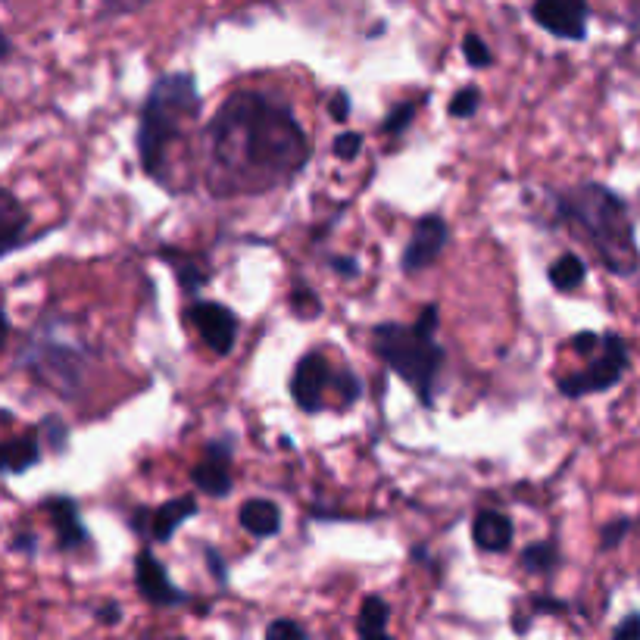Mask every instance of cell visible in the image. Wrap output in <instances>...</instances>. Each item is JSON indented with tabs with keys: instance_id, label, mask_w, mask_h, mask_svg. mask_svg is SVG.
Instances as JSON below:
<instances>
[{
	"instance_id": "obj_1",
	"label": "cell",
	"mask_w": 640,
	"mask_h": 640,
	"mask_svg": "<svg viewBox=\"0 0 640 640\" xmlns=\"http://www.w3.org/2000/svg\"><path fill=\"white\" fill-rule=\"evenodd\" d=\"M203 141L207 185L216 197L288 185L313 153L294 110L269 91H235L210 119Z\"/></svg>"
},
{
	"instance_id": "obj_2",
	"label": "cell",
	"mask_w": 640,
	"mask_h": 640,
	"mask_svg": "<svg viewBox=\"0 0 640 640\" xmlns=\"http://www.w3.org/2000/svg\"><path fill=\"white\" fill-rule=\"evenodd\" d=\"M556 213L581 228L612 275H631L640 266L634 225L616 191L603 185H578L556 194Z\"/></svg>"
},
{
	"instance_id": "obj_3",
	"label": "cell",
	"mask_w": 640,
	"mask_h": 640,
	"mask_svg": "<svg viewBox=\"0 0 640 640\" xmlns=\"http://www.w3.org/2000/svg\"><path fill=\"white\" fill-rule=\"evenodd\" d=\"M438 331V306H425L416 325L381 322L372 328V350L391 366L425 406H434V394L447 366V350L434 341Z\"/></svg>"
},
{
	"instance_id": "obj_4",
	"label": "cell",
	"mask_w": 640,
	"mask_h": 640,
	"mask_svg": "<svg viewBox=\"0 0 640 640\" xmlns=\"http://www.w3.org/2000/svg\"><path fill=\"white\" fill-rule=\"evenodd\" d=\"M203 110V100L191 72H169L153 82L138 122V157L147 175L166 185V153L172 141L182 132V125L197 119Z\"/></svg>"
},
{
	"instance_id": "obj_5",
	"label": "cell",
	"mask_w": 640,
	"mask_h": 640,
	"mask_svg": "<svg viewBox=\"0 0 640 640\" xmlns=\"http://www.w3.org/2000/svg\"><path fill=\"white\" fill-rule=\"evenodd\" d=\"M22 363L35 375V381L47 384L63 397H75L85 381L91 350L69 335L63 338L60 322H44L29 338V347L22 350Z\"/></svg>"
},
{
	"instance_id": "obj_6",
	"label": "cell",
	"mask_w": 640,
	"mask_h": 640,
	"mask_svg": "<svg viewBox=\"0 0 640 640\" xmlns=\"http://www.w3.org/2000/svg\"><path fill=\"white\" fill-rule=\"evenodd\" d=\"M628 369V347L619 335H603L600 341V356L591 360L584 372L559 378V391L566 397H584V394H600L609 391L612 384H619Z\"/></svg>"
},
{
	"instance_id": "obj_7",
	"label": "cell",
	"mask_w": 640,
	"mask_h": 640,
	"mask_svg": "<svg viewBox=\"0 0 640 640\" xmlns=\"http://www.w3.org/2000/svg\"><path fill=\"white\" fill-rule=\"evenodd\" d=\"M450 241V225L441 216H422L413 228V238H409L400 266L406 275H416L428 266H434L441 260V253L447 250Z\"/></svg>"
},
{
	"instance_id": "obj_8",
	"label": "cell",
	"mask_w": 640,
	"mask_h": 640,
	"mask_svg": "<svg viewBox=\"0 0 640 640\" xmlns=\"http://www.w3.org/2000/svg\"><path fill=\"white\" fill-rule=\"evenodd\" d=\"M531 16L544 32L562 41H584L587 35V0H534Z\"/></svg>"
},
{
	"instance_id": "obj_9",
	"label": "cell",
	"mask_w": 640,
	"mask_h": 640,
	"mask_svg": "<svg viewBox=\"0 0 640 640\" xmlns=\"http://www.w3.org/2000/svg\"><path fill=\"white\" fill-rule=\"evenodd\" d=\"M191 322L197 328L200 341L207 344L216 356H228L238 341V316L228 306L216 300H200L191 310Z\"/></svg>"
},
{
	"instance_id": "obj_10",
	"label": "cell",
	"mask_w": 640,
	"mask_h": 640,
	"mask_svg": "<svg viewBox=\"0 0 640 640\" xmlns=\"http://www.w3.org/2000/svg\"><path fill=\"white\" fill-rule=\"evenodd\" d=\"M232 441L216 438L203 450V459L191 469L194 488L210 497H228L232 494Z\"/></svg>"
},
{
	"instance_id": "obj_11",
	"label": "cell",
	"mask_w": 640,
	"mask_h": 640,
	"mask_svg": "<svg viewBox=\"0 0 640 640\" xmlns=\"http://www.w3.org/2000/svg\"><path fill=\"white\" fill-rule=\"evenodd\" d=\"M331 381V369L322 353H306L291 375V397L303 413H319L325 403V388Z\"/></svg>"
},
{
	"instance_id": "obj_12",
	"label": "cell",
	"mask_w": 640,
	"mask_h": 640,
	"mask_svg": "<svg viewBox=\"0 0 640 640\" xmlns=\"http://www.w3.org/2000/svg\"><path fill=\"white\" fill-rule=\"evenodd\" d=\"M135 584L147 603L153 606H175L185 603V594L172 584V578L166 575L163 562L153 556L150 550H141L135 556Z\"/></svg>"
},
{
	"instance_id": "obj_13",
	"label": "cell",
	"mask_w": 640,
	"mask_h": 640,
	"mask_svg": "<svg viewBox=\"0 0 640 640\" xmlns=\"http://www.w3.org/2000/svg\"><path fill=\"white\" fill-rule=\"evenodd\" d=\"M44 509L50 512V522H54L60 550H75V547H85L91 541V534L79 516V503H75L72 497H54V500L44 503Z\"/></svg>"
},
{
	"instance_id": "obj_14",
	"label": "cell",
	"mask_w": 640,
	"mask_h": 640,
	"mask_svg": "<svg viewBox=\"0 0 640 640\" xmlns=\"http://www.w3.org/2000/svg\"><path fill=\"white\" fill-rule=\"evenodd\" d=\"M512 519L500 509H481L472 522V541L481 553H503L512 544Z\"/></svg>"
},
{
	"instance_id": "obj_15",
	"label": "cell",
	"mask_w": 640,
	"mask_h": 640,
	"mask_svg": "<svg viewBox=\"0 0 640 640\" xmlns=\"http://www.w3.org/2000/svg\"><path fill=\"white\" fill-rule=\"evenodd\" d=\"M197 516V500L194 497H178L169 500L163 506H157L150 512V525H147V537H153L157 544H166L175 534V528H182L188 519Z\"/></svg>"
},
{
	"instance_id": "obj_16",
	"label": "cell",
	"mask_w": 640,
	"mask_h": 640,
	"mask_svg": "<svg viewBox=\"0 0 640 640\" xmlns=\"http://www.w3.org/2000/svg\"><path fill=\"white\" fill-rule=\"evenodd\" d=\"M238 516H241V528L250 531L253 537H272L281 528V509L263 497L247 500Z\"/></svg>"
},
{
	"instance_id": "obj_17",
	"label": "cell",
	"mask_w": 640,
	"mask_h": 640,
	"mask_svg": "<svg viewBox=\"0 0 640 640\" xmlns=\"http://www.w3.org/2000/svg\"><path fill=\"white\" fill-rule=\"evenodd\" d=\"M41 459V441L38 434H19V438L4 444V453H0V463H4L7 475H22L32 466H38Z\"/></svg>"
},
{
	"instance_id": "obj_18",
	"label": "cell",
	"mask_w": 640,
	"mask_h": 640,
	"mask_svg": "<svg viewBox=\"0 0 640 640\" xmlns=\"http://www.w3.org/2000/svg\"><path fill=\"white\" fill-rule=\"evenodd\" d=\"M0 200H4L0 203V241H4V253H13L22 244L25 225H29V213L19 207L13 191H4Z\"/></svg>"
},
{
	"instance_id": "obj_19",
	"label": "cell",
	"mask_w": 640,
	"mask_h": 640,
	"mask_svg": "<svg viewBox=\"0 0 640 640\" xmlns=\"http://www.w3.org/2000/svg\"><path fill=\"white\" fill-rule=\"evenodd\" d=\"M391 622V606L381 597H366L360 606V616H356V634L360 637H384Z\"/></svg>"
},
{
	"instance_id": "obj_20",
	"label": "cell",
	"mask_w": 640,
	"mask_h": 640,
	"mask_svg": "<svg viewBox=\"0 0 640 640\" xmlns=\"http://www.w3.org/2000/svg\"><path fill=\"white\" fill-rule=\"evenodd\" d=\"M584 278H587V266L575 253L556 256L553 266H550V285L556 291H575L578 285H584Z\"/></svg>"
},
{
	"instance_id": "obj_21",
	"label": "cell",
	"mask_w": 640,
	"mask_h": 640,
	"mask_svg": "<svg viewBox=\"0 0 640 640\" xmlns=\"http://www.w3.org/2000/svg\"><path fill=\"white\" fill-rule=\"evenodd\" d=\"M556 562H559V553L550 541H537V544L525 547V553H522V566L531 575H547Z\"/></svg>"
},
{
	"instance_id": "obj_22",
	"label": "cell",
	"mask_w": 640,
	"mask_h": 640,
	"mask_svg": "<svg viewBox=\"0 0 640 640\" xmlns=\"http://www.w3.org/2000/svg\"><path fill=\"white\" fill-rule=\"evenodd\" d=\"M416 110H419V100H406V104L394 107V110L388 113V119L381 122V132H384V135H397V132H403V128H406L409 122H413Z\"/></svg>"
},
{
	"instance_id": "obj_23",
	"label": "cell",
	"mask_w": 640,
	"mask_h": 640,
	"mask_svg": "<svg viewBox=\"0 0 640 640\" xmlns=\"http://www.w3.org/2000/svg\"><path fill=\"white\" fill-rule=\"evenodd\" d=\"M478 104H481V91L475 88V85H466V88H459L456 91V97L450 100V116H456V119H466V116H472L475 110H478Z\"/></svg>"
},
{
	"instance_id": "obj_24",
	"label": "cell",
	"mask_w": 640,
	"mask_h": 640,
	"mask_svg": "<svg viewBox=\"0 0 640 640\" xmlns=\"http://www.w3.org/2000/svg\"><path fill=\"white\" fill-rule=\"evenodd\" d=\"M463 57L469 66H478V69H488L494 63V54H491V47L484 44L478 35H466L463 38Z\"/></svg>"
},
{
	"instance_id": "obj_25",
	"label": "cell",
	"mask_w": 640,
	"mask_h": 640,
	"mask_svg": "<svg viewBox=\"0 0 640 640\" xmlns=\"http://www.w3.org/2000/svg\"><path fill=\"white\" fill-rule=\"evenodd\" d=\"M331 150H335V157L338 160H356L360 157V150H363V135L360 132H341L335 138V144H331Z\"/></svg>"
},
{
	"instance_id": "obj_26",
	"label": "cell",
	"mask_w": 640,
	"mask_h": 640,
	"mask_svg": "<svg viewBox=\"0 0 640 640\" xmlns=\"http://www.w3.org/2000/svg\"><path fill=\"white\" fill-rule=\"evenodd\" d=\"M41 434H44V438H50L47 444L50 447H54L57 453H63L66 450V438H69V428L60 422V419H54V416H50V419H44L41 422Z\"/></svg>"
},
{
	"instance_id": "obj_27",
	"label": "cell",
	"mask_w": 640,
	"mask_h": 640,
	"mask_svg": "<svg viewBox=\"0 0 640 640\" xmlns=\"http://www.w3.org/2000/svg\"><path fill=\"white\" fill-rule=\"evenodd\" d=\"M178 263H182V260H178ZM172 269L178 272V281H182V288L188 294H194L197 288L207 285V275H203L200 266H194V263H182V266H172Z\"/></svg>"
},
{
	"instance_id": "obj_28",
	"label": "cell",
	"mask_w": 640,
	"mask_h": 640,
	"mask_svg": "<svg viewBox=\"0 0 640 640\" xmlns=\"http://www.w3.org/2000/svg\"><path fill=\"white\" fill-rule=\"evenodd\" d=\"M628 528H631V522H628V519H616V522L603 525V531H600V547H603V550L619 547V541L628 534Z\"/></svg>"
},
{
	"instance_id": "obj_29",
	"label": "cell",
	"mask_w": 640,
	"mask_h": 640,
	"mask_svg": "<svg viewBox=\"0 0 640 640\" xmlns=\"http://www.w3.org/2000/svg\"><path fill=\"white\" fill-rule=\"evenodd\" d=\"M335 384H338V391H341L344 403H356V400H360L363 384H360V378H356L353 372H338V375H335Z\"/></svg>"
},
{
	"instance_id": "obj_30",
	"label": "cell",
	"mask_w": 640,
	"mask_h": 640,
	"mask_svg": "<svg viewBox=\"0 0 640 640\" xmlns=\"http://www.w3.org/2000/svg\"><path fill=\"white\" fill-rule=\"evenodd\" d=\"M266 637L269 640H278V637H306V628L303 625H297V622H291V619H278V622H272L269 628H266Z\"/></svg>"
},
{
	"instance_id": "obj_31",
	"label": "cell",
	"mask_w": 640,
	"mask_h": 640,
	"mask_svg": "<svg viewBox=\"0 0 640 640\" xmlns=\"http://www.w3.org/2000/svg\"><path fill=\"white\" fill-rule=\"evenodd\" d=\"M294 310H297L300 316L310 319L313 313H319V297L310 294V288H297V294H294Z\"/></svg>"
},
{
	"instance_id": "obj_32",
	"label": "cell",
	"mask_w": 640,
	"mask_h": 640,
	"mask_svg": "<svg viewBox=\"0 0 640 640\" xmlns=\"http://www.w3.org/2000/svg\"><path fill=\"white\" fill-rule=\"evenodd\" d=\"M328 113H331V119H335V122H347V116H350V94L347 91H335V94H331Z\"/></svg>"
},
{
	"instance_id": "obj_33",
	"label": "cell",
	"mask_w": 640,
	"mask_h": 640,
	"mask_svg": "<svg viewBox=\"0 0 640 640\" xmlns=\"http://www.w3.org/2000/svg\"><path fill=\"white\" fill-rule=\"evenodd\" d=\"M612 637H616V640L640 637V612H631V616H628L625 622H619L616 628H612Z\"/></svg>"
},
{
	"instance_id": "obj_34",
	"label": "cell",
	"mask_w": 640,
	"mask_h": 640,
	"mask_svg": "<svg viewBox=\"0 0 640 640\" xmlns=\"http://www.w3.org/2000/svg\"><path fill=\"white\" fill-rule=\"evenodd\" d=\"M331 269H335L341 278H356V275H360V263H356L353 260V256H331Z\"/></svg>"
},
{
	"instance_id": "obj_35",
	"label": "cell",
	"mask_w": 640,
	"mask_h": 640,
	"mask_svg": "<svg viewBox=\"0 0 640 640\" xmlns=\"http://www.w3.org/2000/svg\"><path fill=\"white\" fill-rule=\"evenodd\" d=\"M572 347H575V353H581V356H591V353L600 347V338L594 335V331H581V335L572 338Z\"/></svg>"
},
{
	"instance_id": "obj_36",
	"label": "cell",
	"mask_w": 640,
	"mask_h": 640,
	"mask_svg": "<svg viewBox=\"0 0 640 640\" xmlns=\"http://www.w3.org/2000/svg\"><path fill=\"white\" fill-rule=\"evenodd\" d=\"M119 619H122V606H119V603H107V606L97 609V622H100V625L113 628V625H119Z\"/></svg>"
},
{
	"instance_id": "obj_37",
	"label": "cell",
	"mask_w": 640,
	"mask_h": 640,
	"mask_svg": "<svg viewBox=\"0 0 640 640\" xmlns=\"http://www.w3.org/2000/svg\"><path fill=\"white\" fill-rule=\"evenodd\" d=\"M203 556H207V562H210V572L216 575V581H219V584H228V572L222 569V559H219V553H216L213 547H207V550H203Z\"/></svg>"
},
{
	"instance_id": "obj_38",
	"label": "cell",
	"mask_w": 640,
	"mask_h": 640,
	"mask_svg": "<svg viewBox=\"0 0 640 640\" xmlns=\"http://www.w3.org/2000/svg\"><path fill=\"white\" fill-rule=\"evenodd\" d=\"M13 547H16V550H29V553H35V534H19Z\"/></svg>"
}]
</instances>
